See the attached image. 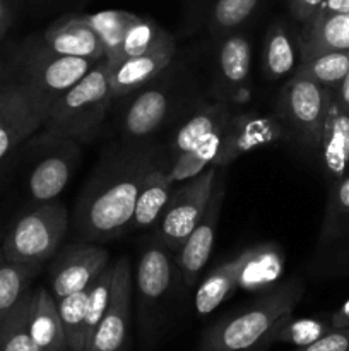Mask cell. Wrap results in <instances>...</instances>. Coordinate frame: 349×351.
<instances>
[{"label":"cell","instance_id":"21","mask_svg":"<svg viewBox=\"0 0 349 351\" xmlns=\"http://www.w3.org/2000/svg\"><path fill=\"white\" fill-rule=\"evenodd\" d=\"M300 58V41L289 26L281 21L270 24L262 47V72L267 81H287L293 77Z\"/></svg>","mask_w":349,"mask_h":351},{"label":"cell","instance_id":"29","mask_svg":"<svg viewBox=\"0 0 349 351\" xmlns=\"http://www.w3.org/2000/svg\"><path fill=\"white\" fill-rule=\"evenodd\" d=\"M33 290L0 322V351H40L29 331V312Z\"/></svg>","mask_w":349,"mask_h":351},{"label":"cell","instance_id":"6","mask_svg":"<svg viewBox=\"0 0 349 351\" xmlns=\"http://www.w3.org/2000/svg\"><path fill=\"white\" fill-rule=\"evenodd\" d=\"M181 280L173 250L151 235L142 243L133 271V298L142 339L151 343L163 324L164 312Z\"/></svg>","mask_w":349,"mask_h":351},{"label":"cell","instance_id":"37","mask_svg":"<svg viewBox=\"0 0 349 351\" xmlns=\"http://www.w3.org/2000/svg\"><path fill=\"white\" fill-rule=\"evenodd\" d=\"M294 351H349V326L331 329L318 341Z\"/></svg>","mask_w":349,"mask_h":351},{"label":"cell","instance_id":"42","mask_svg":"<svg viewBox=\"0 0 349 351\" xmlns=\"http://www.w3.org/2000/svg\"><path fill=\"white\" fill-rule=\"evenodd\" d=\"M328 324H331L332 329L337 328H346L349 326V300H346L334 314L328 317Z\"/></svg>","mask_w":349,"mask_h":351},{"label":"cell","instance_id":"35","mask_svg":"<svg viewBox=\"0 0 349 351\" xmlns=\"http://www.w3.org/2000/svg\"><path fill=\"white\" fill-rule=\"evenodd\" d=\"M113 274H115V263L109 261L108 266L91 281L88 287V308H86V343L98 328L99 321L108 308L109 298L113 290ZM86 350V348H84Z\"/></svg>","mask_w":349,"mask_h":351},{"label":"cell","instance_id":"18","mask_svg":"<svg viewBox=\"0 0 349 351\" xmlns=\"http://www.w3.org/2000/svg\"><path fill=\"white\" fill-rule=\"evenodd\" d=\"M174 57H177V41L171 34L157 47L151 48L144 53L122 58V60L106 62L108 84L113 99L129 96L137 89L144 88L147 82L161 74L173 62Z\"/></svg>","mask_w":349,"mask_h":351},{"label":"cell","instance_id":"8","mask_svg":"<svg viewBox=\"0 0 349 351\" xmlns=\"http://www.w3.org/2000/svg\"><path fill=\"white\" fill-rule=\"evenodd\" d=\"M331 99V89L305 75L294 74L281 88L274 115L283 125L286 137L307 153L317 154Z\"/></svg>","mask_w":349,"mask_h":351},{"label":"cell","instance_id":"26","mask_svg":"<svg viewBox=\"0 0 349 351\" xmlns=\"http://www.w3.org/2000/svg\"><path fill=\"white\" fill-rule=\"evenodd\" d=\"M44 117L47 113L38 108L33 98L3 115L0 119V160H3L23 141L36 134L43 127Z\"/></svg>","mask_w":349,"mask_h":351},{"label":"cell","instance_id":"23","mask_svg":"<svg viewBox=\"0 0 349 351\" xmlns=\"http://www.w3.org/2000/svg\"><path fill=\"white\" fill-rule=\"evenodd\" d=\"M174 189H177V184L168 180L166 167L163 163L153 168L137 195L130 230H135V232L154 230L163 213L166 211Z\"/></svg>","mask_w":349,"mask_h":351},{"label":"cell","instance_id":"5","mask_svg":"<svg viewBox=\"0 0 349 351\" xmlns=\"http://www.w3.org/2000/svg\"><path fill=\"white\" fill-rule=\"evenodd\" d=\"M283 271V257L272 245L250 247L211 271L195 291V312L201 317L214 312L238 288L267 290Z\"/></svg>","mask_w":349,"mask_h":351},{"label":"cell","instance_id":"17","mask_svg":"<svg viewBox=\"0 0 349 351\" xmlns=\"http://www.w3.org/2000/svg\"><path fill=\"white\" fill-rule=\"evenodd\" d=\"M233 113H235V106L219 101V99L204 101L197 108L192 110L180 123L171 129L166 141L159 144L164 167L168 168V165L185 151L194 149L205 141L219 136Z\"/></svg>","mask_w":349,"mask_h":351},{"label":"cell","instance_id":"20","mask_svg":"<svg viewBox=\"0 0 349 351\" xmlns=\"http://www.w3.org/2000/svg\"><path fill=\"white\" fill-rule=\"evenodd\" d=\"M317 156L328 184L339 180L349 171V115L335 103L334 95L322 130Z\"/></svg>","mask_w":349,"mask_h":351},{"label":"cell","instance_id":"32","mask_svg":"<svg viewBox=\"0 0 349 351\" xmlns=\"http://www.w3.org/2000/svg\"><path fill=\"white\" fill-rule=\"evenodd\" d=\"M62 328L67 339L68 351H84L86 348V308H88V288L67 295L57 302Z\"/></svg>","mask_w":349,"mask_h":351},{"label":"cell","instance_id":"22","mask_svg":"<svg viewBox=\"0 0 349 351\" xmlns=\"http://www.w3.org/2000/svg\"><path fill=\"white\" fill-rule=\"evenodd\" d=\"M301 57L324 51H349V14H315L298 33Z\"/></svg>","mask_w":349,"mask_h":351},{"label":"cell","instance_id":"15","mask_svg":"<svg viewBox=\"0 0 349 351\" xmlns=\"http://www.w3.org/2000/svg\"><path fill=\"white\" fill-rule=\"evenodd\" d=\"M281 139H286V132L274 113L262 115L253 110L235 112L219 136L214 167H228L243 154L262 146H269Z\"/></svg>","mask_w":349,"mask_h":351},{"label":"cell","instance_id":"40","mask_svg":"<svg viewBox=\"0 0 349 351\" xmlns=\"http://www.w3.org/2000/svg\"><path fill=\"white\" fill-rule=\"evenodd\" d=\"M14 9L10 5V0H0V40L7 34L9 27L12 26Z\"/></svg>","mask_w":349,"mask_h":351},{"label":"cell","instance_id":"41","mask_svg":"<svg viewBox=\"0 0 349 351\" xmlns=\"http://www.w3.org/2000/svg\"><path fill=\"white\" fill-rule=\"evenodd\" d=\"M332 95H334L335 103L341 106V110H344L349 115V72L346 74V77L342 79L341 84L332 91Z\"/></svg>","mask_w":349,"mask_h":351},{"label":"cell","instance_id":"19","mask_svg":"<svg viewBox=\"0 0 349 351\" xmlns=\"http://www.w3.org/2000/svg\"><path fill=\"white\" fill-rule=\"evenodd\" d=\"M38 40L53 53L92 62L105 60V47L98 34L88 26L82 14H67L53 21Z\"/></svg>","mask_w":349,"mask_h":351},{"label":"cell","instance_id":"44","mask_svg":"<svg viewBox=\"0 0 349 351\" xmlns=\"http://www.w3.org/2000/svg\"><path fill=\"white\" fill-rule=\"evenodd\" d=\"M0 84H2V62H0Z\"/></svg>","mask_w":349,"mask_h":351},{"label":"cell","instance_id":"12","mask_svg":"<svg viewBox=\"0 0 349 351\" xmlns=\"http://www.w3.org/2000/svg\"><path fill=\"white\" fill-rule=\"evenodd\" d=\"M133 271L129 256L115 261L113 290L108 308L94 329L84 351H127L132 322Z\"/></svg>","mask_w":349,"mask_h":351},{"label":"cell","instance_id":"33","mask_svg":"<svg viewBox=\"0 0 349 351\" xmlns=\"http://www.w3.org/2000/svg\"><path fill=\"white\" fill-rule=\"evenodd\" d=\"M170 36L171 34L168 33L166 29H163L159 24L139 16L135 23L130 26V29L127 31L125 38H123L120 47L115 50V53L109 55V57L106 58V62L122 60V58L140 55L144 53V51L151 50V48L157 47L161 41H164Z\"/></svg>","mask_w":349,"mask_h":351},{"label":"cell","instance_id":"38","mask_svg":"<svg viewBox=\"0 0 349 351\" xmlns=\"http://www.w3.org/2000/svg\"><path fill=\"white\" fill-rule=\"evenodd\" d=\"M325 0H289V10L294 21L305 24L320 10Z\"/></svg>","mask_w":349,"mask_h":351},{"label":"cell","instance_id":"43","mask_svg":"<svg viewBox=\"0 0 349 351\" xmlns=\"http://www.w3.org/2000/svg\"><path fill=\"white\" fill-rule=\"evenodd\" d=\"M318 12H322V14H349V0H325V2L322 3V7Z\"/></svg>","mask_w":349,"mask_h":351},{"label":"cell","instance_id":"2","mask_svg":"<svg viewBox=\"0 0 349 351\" xmlns=\"http://www.w3.org/2000/svg\"><path fill=\"white\" fill-rule=\"evenodd\" d=\"M198 81L187 64L173 58L144 88L113 99L112 115L122 141L151 143L204 103Z\"/></svg>","mask_w":349,"mask_h":351},{"label":"cell","instance_id":"25","mask_svg":"<svg viewBox=\"0 0 349 351\" xmlns=\"http://www.w3.org/2000/svg\"><path fill=\"white\" fill-rule=\"evenodd\" d=\"M349 235V171L332 182L318 233V249L327 250Z\"/></svg>","mask_w":349,"mask_h":351},{"label":"cell","instance_id":"39","mask_svg":"<svg viewBox=\"0 0 349 351\" xmlns=\"http://www.w3.org/2000/svg\"><path fill=\"white\" fill-rule=\"evenodd\" d=\"M331 273L349 274V243L334 254L331 261Z\"/></svg>","mask_w":349,"mask_h":351},{"label":"cell","instance_id":"4","mask_svg":"<svg viewBox=\"0 0 349 351\" xmlns=\"http://www.w3.org/2000/svg\"><path fill=\"white\" fill-rule=\"evenodd\" d=\"M112 105L106 60H101L50 106L41 130L81 146L91 144L103 136Z\"/></svg>","mask_w":349,"mask_h":351},{"label":"cell","instance_id":"27","mask_svg":"<svg viewBox=\"0 0 349 351\" xmlns=\"http://www.w3.org/2000/svg\"><path fill=\"white\" fill-rule=\"evenodd\" d=\"M349 72V51H324L300 58L296 74L334 91Z\"/></svg>","mask_w":349,"mask_h":351},{"label":"cell","instance_id":"28","mask_svg":"<svg viewBox=\"0 0 349 351\" xmlns=\"http://www.w3.org/2000/svg\"><path fill=\"white\" fill-rule=\"evenodd\" d=\"M40 266L0 259V322L26 297Z\"/></svg>","mask_w":349,"mask_h":351},{"label":"cell","instance_id":"13","mask_svg":"<svg viewBox=\"0 0 349 351\" xmlns=\"http://www.w3.org/2000/svg\"><path fill=\"white\" fill-rule=\"evenodd\" d=\"M214 57V99L236 106L250 99L252 41L242 31L218 38Z\"/></svg>","mask_w":349,"mask_h":351},{"label":"cell","instance_id":"36","mask_svg":"<svg viewBox=\"0 0 349 351\" xmlns=\"http://www.w3.org/2000/svg\"><path fill=\"white\" fill-rule=\"evenodd\" d=\"M33 96L29 95L26 86L17 81V79L10 82H2L0 84V119L12 112V110L19 108L21 105H24Z\"/></svg>","mask_w":349,"mask_h":351},{"label":"cell","instance_id":"3","mask_svg":"<svg viewBox=\"0 0 349 351\" xmlns=\"http://www.w3.org/2000/svg\"><path fill=\"white\" fill-rule=\"evenodd\" d=\"M303 291L300 278L274 285L252 304L212 324L202 335L198 351H253L267 346L274 329L293 315Z\"/></svg>","mask_w":349,"mask_h":351},{"label":"cell","instance_id":"9","mask_svg":"<svg viewBox=\"0 0 349 351\" xmlns=\"http://www.w3.org/2000/svg\"><path fill=\"white\" fill-rule=\"evenodd\" d=\"M19 77L38 108L44 113L74 84H77L98 62L65 57L48 50L38 36L26 41L19 53Z\"/></svg>","mask_w":349,"mask_h":351},{"label":"cell","instance_id":"16","mask_svg":"<svg viewBox=\"0 0 349 351\" xmlns=\"http://www.w3.org/2000/svg\"><path fill=\"white\" fill-rule=\"evenodd\" d=\"M109 254L92 242L74 243L55 257L48 273L50 293L58 302L67 295L84 290L108 266Z\"/></svg>","mask_w":349,"mask_h":351},{"label":"cell","instance_id":"31","mask_svg":"<svg viewBox=\"0 0 349 351\" xmlns=\"http://www.w3.org/2000/svg\"><path fill=\"white\" fill-rule=\"evenodd\" d=\"M260 0H216L209 12L207 29L212 38L240 31L257 12Z\"/></svg>","mask_w":349,"mask_h":351},{"label":"cell","instance_id":"34","mask_svg":"<svg viewBox=\"0 0 349 351\" xmlns=\"http://www.w3.org/2000/svg\"><path fill=\"white\" fill-rule=\"evenodd\" d=\"M331 329L332 328L328 324V321H318V319H293V315H291V317L284 319L274 329L272 336L269 339V345H272V343H286V345H293L296 348H303V346L318 341Z\"/></svg>","mask_w":349,"mask_h":351},{"label":"cell","instance_id":"10","mask_svg":"<svg viewBox=\"0 0 349 351\" xmlns=\"http://www.w3.org/2000/svg\"><path fill=\"white\" fill-rule=\"evenodd\" d=\"M33 146L38 147V156L27 171L26 192L36 204L55 201L81 165L82 146L44 130L34 139Z\"/></svg>","mask_w":349,"mask_h":351},{"label":"cell","instance_id":"14","mask_svg":"<svg viewBox=\"0 0 349 351\" xmlns=\"http://www.w3.org/2000/svg\"><path fill=\"white\" fill-rule=\"evenodd\" d=\"M226 195V167L218 168L214 189H212L211 201L201 221L195 225L190 235L185 239L180 249L174 252L177 266L180 271L181 283L187 288H194L198 283L205 264L209 263L214 247L216 233H218L219 218H221L222 202Z\"/></svg>","mask_w":349,"mask_h":351},{"label":"cell","instance_id":"7","mask_svg":"<svg viewBox=\"0 0 349 351\" xmlns=\"http://www.w3.org/2000/svg\"><path fill=\"white\" fill-rule=\"evenodd\" d=\"M67 206L58 199L36 204L21 216L3 239L0 259L41 266L57 254L68 230Z\"/></svg>","mask_w":349,"mask_h":351},{"label":"cell","instance_id":"24","mask_svg":"<svg viewBox=\"0 0 349 351\" xmlns=\"http://www.w3.org/2000/svg\"><path fill=\"white\" fill-rule=\"evenodd\" d=\"M29 331L40 351H68L57 302L48 288L33 290Z\"/></svg>","mask_w":349,"mask_h":351},{"label":"cell","instance_id":"30","mask_svg":"<svg viewBox=\"0 0 349 351\" xmlns=\"http://www.w3.org/2000/svg\"><path fill=\"white\" fill-rule=\"evenodd\" d=\"M88 26L98 34L105 47V60L109 55L115 53L116 48L125 38L127 31L130 29L133 23L137 21V14L129 12V10H99L94 14H82Z\"/></svg>","mask_w":349,"mask_h":351},{"label":"cell","instance_id":"11","mask_svg":"<svg viewBox=\"0 0 349 351\" xmlns=\"http://www.w3.org/2000/svg\"><path fill=\"white\" fill-rule=\"evenodd\" d=\"M216 175L218 167L211 165L202 173L177 184L166 211L153 230V237L173 252L180 249L204 216L211 201Z\"/></svg>","mask_w":349,"mask_h":351},{"label":"cell","instance_id":"1","mask_svg":"<svg viewBox=\"0 0 349 351\" xmlns=\"http://www.w3.org/2000/svg\"><path fill=\"white\" fill-rule=\"evenodd\" d=\"M163 163L159 144L122 141L103 151L75 202L74 230L84 242H108L130 230L137 195L153 168Z\"/></svg>","mask_w":349,"mask_h":351}]
</instances>
